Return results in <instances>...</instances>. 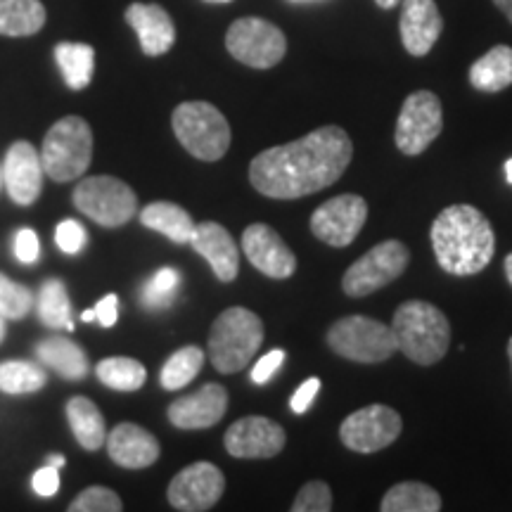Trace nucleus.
<instances>
[{"mask_svg": "<svg viewBox=\"0 0 512 512\" xmlns=\"http://www.w3.org/2000/svg\"><path fill=\"white\" fill-rule=\"evenodd\" d=\"M354 157V143L339 126H320L292 143L268 147L249 164L254 190L271 200H299L335 185Z\"/></svg>", "mask_w": 512, "mask_h": 512, "instance_id": "obj_1", "label": "nucleus"}, {"mask_svg": "<svg viewBox=\"0 0 512 512\" xmlns=\"http://www.w3.org/2000/svg\"><path fill=\"white\" fill-rule=\"evenodd\" d=\"M430 238L439 266L458 278L484 271L496 252L494 226L472 204H453L441 211Z\"/></svg>", "mask_w": 512, "mask_h": 512, "instance_id": "obj_2", "label": "nucleus"}, {"mask_svg": "<svg viewBox=\"0 0 512 512\" xmlns=\"http://www.w3.org/2000/svg\"><path fill=\"white\" fill-rule=\"evenodd\" d=\"M392 330L396 349L418 366H434L451 347V323L444 311L420 299L403 302L396 309Z\"/></svg>", "mask_w": 512, "mask_h": 512, "instance_id": "obj_3", "label": "nucleus"}, {"mask_svg": "<svg viewBox=\"0 0 512 512\" xmlns=\"http://www.w3.org/2000/svg\"><path fill=\"white\" fill-rule=\"evenodd\" d=\"M264 342V323L245 306L226 309L209 332V361L219 373L233 375L249 366Z\"/></svg>", "mask_w": 512, "mask_h": 512, "instance_id": "obj_4", "label": "nucleus"}, {"mask_svg": "<svg viewBox=\"0 0 512 512\" xmlns=\"http://www.w3.org/2000/svg\"><path fill=\"white\" fill-rule=\"evenodd\" d=\"M41 162L55 183L81 178L93 162V131L83 117H64L50 126L43 138Z\"/></svg>", "mask_w": 512, "mask_h": 512, "instance_id": "obj_5", "label": "nucleus"}, {"mask_svg": "<svg viewBox=\"0 0 512 512\" xmlns=\"http://www.w3.org/2000/svg\"><path fill=\"white\" fill-rule=\"evenodd\" d=\"M171 126L185 150L200 162H219L230 147V124L211 102H181L171 117Z\"/></svg>", "mask_w": 512, "mask_h": 512, "instance_id": "obj_6", "label": "nucleus"}, {"mask_svg": "<svg viewBox=\"0 0 512 512\" xmlns=\"http://www.w3.org/2000/svg\"><path fill=\"white\" fill-rule=\"evenodd\" d=\"M74 207L102 228H121L136 216L138 197L121 178L91 176L79 181L72 195Z\"/></svg>", "mask_w": 512, "mask_h": 512, "instance_id": "obj_7", "label": "nucleus"}, {"mask_svg": "<svg viewBox=\"0 0 512 512\" xmlns=\"http://www.w3.org/2000/svg\"><path fill=\"white\" fill-rule=\"evenodd\" d=\"M328 344L337 356L354 363H382L399 351L392 325L368 316L339 318L328 330Z\"/></svg>", "mask_w": 512, "mask_h": 512, "instance_id": "obj_8", "label": "nucleus"}, {"mask_svg": "<svg viewBox=\"0 0 512 512\" xmlns=\"http://www.w3.org/2000/svg\"><path fill=\"white\" fill-rule=\"evenodd\" d=\"M408 264H411L408 247L399 240H384L347 268L342 278V290L356 299L370 297V294L399 280Z\"/></svg>", "mask_w": 512, "mask_h": 512, "instance_id": "obj_9", "label": "nucleus"}, {"mask_svg": "<svg viewBox=\"0 0 512 512\" xmlns=\"http://www.w3.org/2000/svg\"><path fill=\"white\" fill-rule=\"evenodd\" d=\"M226 48L235 60L252 69H271L283 62L287 38L273 22L261 17H242L230 24Z\"/></svg>", "mask_w": 512, "mask_h": 512, "instance_id": "obj_10", "label": "nucleus"}, {"mask_svg": "<svg viewBox=\"0 0 512 512\" xmlns=\"http://www.w3.org/2000/svg\"><path fill=\"white\" fill-rule=\"evenodd\" d=\"M444 110L432 91H415L403 102L396 119V147L406 157H418L441 136Z\"/></svg>", "mask_w": 512, "mask_h": 512, "instance_id": "obj_11", "label": "nucleus"}, {"mask_svg": "<svg viewBox=\"0 0 512 512\" xmlns=\"http://www.w3.org/2000/svg\"><path fill=\"white\" fill-rule=\"evenodd\" d=\"M403 420L394 408L384 403H373V406L361 408L351 413L339 427V439L349 451L356 453H375L382 448L392 446L401 437Z\"/></svg>", "mask_w": 512, "mask_h": 512, "instance_id": "obj_12", "label": "nucleus"}, {"mask_svg": "<svg viewBox=\"0 0 512 512\" xmlns=\"http://www.w3.org/2000/svg\"><path fill=\"white\" fill-rule=\"evenodd\" d=\"M368 219V204L361 195H337L323 202L311 216V233L330 247H349Z\"/></svg>", "mask_w": 512, "mask_h": 512, "instance_id": "obj_13", "label": "nucleus"}, {"mask_svg": "<svg viewBox=\"0 0 512 512\" xmlns=\"http://www.w3.org/2000/svg\"><path fill=\"white\" fill-rule=\"evenodd\" d=\"M223 491H226L223 472L214 463L200 460V463L188 465L171 479L166 498H169L171 508L181 512H204L221 501Z\"/></svg>", "mask_w": 512, "mask_h": 512, "instance_id": "obj_14", "label": "nucleus"}, {"mask_svg": "<svg viewBox=\"0 0 512 512\" xmlns=\"http://www.w3.org/2000/svg\"><path fill=\"white\" fill-rule=\"evenodd\" d=\"M287 444V434L278 422L264 415H247L226 430L223 446L233 458L264 460L275 458Z\"/></svg>", "mask_w": 512, "mask_h": 512, "instance_id": "obj_15", "label": "nucleus"}, {"mask_svg": "<svg viewBox=\"0 0 512 512\" xmlns=\"http://www.w3.org/2000/svg\"><path fill=\"white\" fill-rule=\"evenodd\" d=\"M242 249L256 271L273 280H287L297 271V256L266 223H252L242 233Z\"/></svg>", "mask_w": 512, "mask_h": 512, "instance_id": "obj_16", "label": "nucleus"}, {"mask_svg": "<svg viewBox=\"0 0 512 512\" xmlns=\"http://www.w3.org/2000/svg\"><path fill=\"white\" fill-rule=\"evenodd\" d=\"M43 162L36 147L29 140H17L10 145L3 164V183L10 200L19 207H29L41 197L43 190Z\"/></svg>", "mask_w": 512, "mask_h": 512, "instance_id": "obj_17", "label": "nucleus"}, {"mask_svg": "<svg viewBox=\"0 0 512 512\" xmlns=\"http://www.w3.org/2000/svg\"><path fill=\"white\" fill-rule=\"evenodd\" d=\"M228 411V392L219 382H209L195 394L181 396L169 406V422L178 430H209Z\"/></svg>", "mask_w": 512, "mask_h": 512, "instance_id": "obj_18", "label": "nucleus"}, {"mask_svg": "<svg viewBox=\"0 0 512 512\" xmlns=\"http://www.w3.org/2000/svg\"><path fill=\"white\" fill-rule=\"evenodd\" d=\"M401 41L413 57H425L437 46L444 17L434 0H401Z\"/></svg>", "mask_w": 512, "mask_h": 512, "instance_id": "obj_19", "label": "nucleus"}, {"mask_svg": "<svg viewBox=\"0 0 512 512\" xmlns=\"http://www.w3.org/2000/svg\"><path fill=\"white\" fill-rule=\"evenodd\" d=\"M190 245L197 254L207 259L216 278L221 283H233L240 271V249L235 245L233 235L221 223L202 221L197 223L190 235Z\"/></svg>", "mask_w": 512, "mask_h": 512, "instance_id": "obj_20", "label": "nucleus"}, {"mask_svg": "<svg viewBox=\"0 0 512 512\" xmlns=\"http://www.w3.org/2000/svg\"><path fill=\"white\" fill-rule=\"evenodd\" d=\"M126 22L136 29L140 48L147 57L169 53L176 43L174 19L157 3H131L126 8Z\"/></svg>", "mask_w": 512, "mask_h": 512, "instance_id": "obj_21", "label": "nucleus"}, {"mask_svg": "<svg viewBox=\"0 0 512 512\" xmlns=\"http://www.w3.org/2000/svg\"><path fill=\"white\" fill-rule=\"evenodd\" d=\"M107 451L119 467L143 470V467L157 463L162 446H159L155 434L147 432L145 427L136 425V422H121L107 437Z\"/></svg>", "mask_w": 512, "mask_h": 512, "instance_id": "obj_22", "label": "nucleus"}, {"mask_svg": "<svg viewBox=\"0 0 512 512\" xmlns=\"http://www.w3.org/2000/svg\"><path fill=\"white\" fill-rule=\"evenodd\" d=\"M36 358L64 380H83L88 375V358L79 344L67 337H48L36 344Z\"/></svg>", "mask_w": 512, "mask_h": 512, "instance_id": "obj_23", "label": "nucleus"}, {"mask_svg": "<svg viewBox=\"0 0 512 512\" xmlns=\"http://www.w3.org/2000/svg\"><path fill=\"white\" fill-rule=\"evenodd\" d=\"M46 19L41 0H0V36H34L46 27Z\"/></svg>", "mask_w": 512, "mask_h": 512, "instance_id": "obj_24", "label": "nucleus"}, {"mask_svg": "<svg viewBox=\"0 0 512 512\" xmlns=\"http://www.w3.org/2000/svg\"><path fill=\"white\" fill-rule=\"evenodd\" d=\"M67 420L72 427L76 441L86 451H98L107 441L105 418H102L100 408L95 406L86 396H74L67 403Z\"/></svg>", "mask_w": 512, "mask_h": 512, "instance_id": "obj_25", "label": "nucleus"}, {"mask_svg": "<svg viewBox=\"0 0 512 512\" xmlns=\"http://www.w3.org/2000/svg\"><path fill=\"white\" fill-rule=\"evenodd\" d=\"M140 223L145 228L162 233L164 238L171 242H190L192 230H195V221L183 207H178L174 202H152L140 211Z\"/></svg>", "mask_w": 512, "mask_h": 512, "instance_id": "obj_26", "label": "nucleus"}, {"mask_svg": "<svg viewBox=\"0 0 512 512\" xmlns=\"http://www.w3.org/2000/svg\"><path fill=\"white\" fill-rule=\"evenodd\" d=\"M470 83L482 93H498L512 86V48L496 46L470 67Z\"/></svg>", "mask_w": 512, "mask_h": 512, "instance_id": "obj_27", "label": "nucleus"}, {"mask_svg": "<svg viewBox=\"0 0 512 512\" xmlns=\"http://www.w3.org/2000/svg\"><path fill=\"white\" fill-rule=\"evenodd\" d=\"M55 62L72 91H83L93 81L95 50L88 43H57Z\"/></svg>", "mask_w": 512, "mask_h": 512, "instance_id": "obj_28", "label": "nucleus"}, {"mask_svg": "<svg viewBox=\"0 0 512 512\" xmlns=\"http://www.w3.org/2000/svg\"><path fill=\"white\" fill-rule=\"evenodd\" d=\"M382 512H439L441 496L422 482H401L387 491L380 503Z\"/></svg>", "mask_w": 512, "mask_h": 512, "instance_id": "obj_29", "label": "nucleus"}, {"mask_svg": "<svg viewBox=\"0 0 512 512\" xmlns=\"http://www.w3.org/2000/svg\"><path fill=\"white\" fill-rule=\"evenodd\" d=\"M36 311H38V318H41V323L46 325V328H53V330H60V328L72 330L74 328L72 304H69L67 287H64L62 280L50 278L41 285V290H38Z\"/></svg>", "mask_w": 512, "mask_h": 512, "instance_id": "obj_30", "label": "nucleus"}, {"mask_svg": "<svg viewBox=\"0 0 512 512\" xmlns=\"http://www.w3.org/2000/svg\"><path fill=\"white\" fill-rule=\"evenodd\" d=\"M95 375L105 387L117 389V392H138L147 380V370L136 358L112 356L102 358L95 366Z\"/></svg>", "mask_w": 512, "mask_h": 512, "instance_id": "obj_31", "label": "nucleus"}, {"mask_svg": "<svg viewBox=\"0 0 512 512\" xmlns=\"http://www.w3.org/2000/svg\"><path fill=\"white\" fill-rule=\"evenodd\" d=\"M204 366V351L195 344L190 347L178 349L169 361L164 363L162 375H159V382L166 392H176V389L188 387V384L200 375V370Z\"/></svg>", "mask_w": 512, "mask_h": 512, "instance_id": "obj_32", "label": "nucleus"}, {"mask_svg": "<svg viewBox=\"0 0 512 512\" xmlns=\"http://www.w3.org/2000/svg\"><path fill=\"white\" fill-rule=\"evenodd\" d=\"M48 375L38 363L31 361H3L0 363V392L31 394L46 387Z\"/></svg>", "mask_w": 512, "mask_h": 512, "instance_id": "obj_33", "label": "nucleus"}, {"mask_svg": "<svg viewBox=\"0 0 512 512\" xmlns=\"http://www.w3.org/2000/svg\"><path fill=\"white\" fill-rule=\"evenodd\" d=\"M181 290V275L176 268H159L143 287V304L147 309H169L174 304L176 294Z\"/></svg>", "mask_w": 512, "mask_h": 512, "instance_id": "obj_34", "label": "nucleus"}, {"mask_svg": "<svg viewBox=\"0 0 512 512\" xmlns=\"http://www.w3.org/2000/svg\"><path fill=\"white\" fill-rule=\"evenodd\" d=\"M36 299L27 285L15 283L8 275L0 273V316L22 320L34 311Z\"/></svg>", "mask_w": 512, "mask_h": 512, "instance_id": "obj_35", "label": "nucleus"}, {"mask_svg": "<svg viewBox=\"0 0 512 512\" xmlns=\"http://www.w3.org/2000/svg\"><path fill=\"white\" fill-rule=\"evenodd\" d=\"M72 512H121L124 503H121L119 494H114L107 486H88L79 496L74 498V503L69 505Z\"/></svg>", "mask_w": 512, "mask_h": 512, "instance_id": "obj_36", "label": "nucleus"}, {"mask_svg": "<svg viewBox=\"0 0 512 512\" xmlns=\"http://www.w3.org/2000/svg\"><path fill=\"white\" fill-rule=\"evenodd\" d=\"M332 510V491L325 482H309L302 486L292 503V512H330Z\"/></svg>", "mask_w": 512, "mask_h": 512, "instance_id": "obj_37", "label": "nucleus"}, {"mask_svg": "<svg viewBox=\"0 0 512 512\" xmlns=\"http://www.w3.org/2000/svg\"><path fill=\"white\" fill-rule=\"evenodd\" d=\"M86 240H88L86 228H83L81 223L74 219L62 221L55 230V242L64 254H79L81 249L86 247Z\"/></svg>", "mask_w": 512, "mask_h": 512, "instance_id": "obj_38", "label": "nucleus"}, {"mask_svg": "<svg viewBox=\"0 0 512 512\" xmlns=\"http://www.w3.org/2000/svg\"><path fill=\"white\" fill-rule=\"evenodd\" d=\"M12 249H15L17 261H22V264H36L38 254H41V242H38V235L34 233V230L22 228L15 235Z\"/></svg>", "mask_w": 512, "mask_h": 512, "instance_id": "obj_39", "label": "nucleus"}, {"mask_svg": "<svg viewBox=\"0 0 512 512\" xmlns=\"http://www.w3.org/2000/svg\"><path fill=\"white\" fill-rule=\"evenodd\" d=\"M283 363H285V351L283 349L268 351L266 356H261L259 361H256V366L252 370V382L254 384H266L275 373H278Z\"/></svg>", "mask_w": 512, "mask_h": 512, "instance_id": "obj_40", "label": "nucleus"}, {"mask_svg": "<svg viewBox=\"0 0 512 512\" xmlns=\"http://www.w3.org/2000/svg\"><path fill=\"white\" fill-rule=\"evenodd\" d=\"M57 470H60V467L46 465L36 472L34 479H31V484H34V491L38 496L50 498L60 491V472Z\"/></svg>", "mask_w": 512, "mask_h": 512, "instance_id": "obj_41", "label": "nucleus"}, {"mask_svg": "<svg viewBox=\"0 0 512 512\" xmlns=\"http://www.w3.org/2000/svg\"><path fill=\"white\" fill-rule=\"evenodd\" d=\"M318 392H320V380H318V377H309V380H306L304 384H299L297 392L292 394L290 408H292V411L297 413V415L306 413V411H309V408H311V403L316 401Z\"/></svg>", "mask_w": 512, "mask_h": 512, "instance_id": "obj_42", "label": "nucleus"}, {"mask_svg": "<svg viewBox=\"0 0 512 512\" xmlns=\"http://www.w3.org/2000/svg\"><path fill=\"white\" fill-rule=\"evenodd\" d=\"M95 320L102 325V328H114L119 318V297L117 294H105L98 304H95Z\"/></svg>", "mask_w": 512, "mask_h": 512, "instance_id": "obj_43", "label": "nucleus"}, {"mask_svg": "<svg viewBox=\"0 0 512 512\" xmlns=\"http://www.w3.org/2000/svg\"><path fill=\"white\" fill-rule=\"evenodd\" d=\"M494 5L503 12L505 17H508V22L512 24V0H494Z\"/></svg>", "mask_w": 512, "mask_h": 512, "instance_id": "obj_44", "label": "nucleus"}, {"mask_svg": "<svg viewBox=\"0 0 512 512\" xmlns=\"http://www.w3.org/2000/svg\"><path fill=\"white\" fill-rule=\"evenodd\" d=\"M505 278H508V283L512 285V252L508 254V256H505Z\"/></svg>", "mask_w": 512, "mask_h": 512, "instance_id": "obj_45", "label": "nucleus"}, {"mask_svg": "<svg viewBox=\"0 0 512 512\" xmlns=\"http://www.w3.org/2000/svg\"><path fill=\"white\" fill-rule=\"evenodd\" d=\"M377 5H380L382 10H392V8H396V5L401 3V0H375Z\"/></svg>", "mask_w": 512, "mask_h": 512, "instance_id": "obj_46", "label": "nucleus"}, {"mask_svg": "<svg viewBox=\"0 0 512 512\" xmlns=\"http://www.w3.org/2000/svg\"><path fill=\"white\" fill-rule=\"evenodd\" d=\"M67 460H64V456H50L48 458V465H55V467H62Z\"/></svg>", "mask_w": 512, "mask_h": 512, "instance_id": "obj_47", "label": "nucleus"}, {"mask_svg": "<svg viewBox=\"0 0 512 512\" xmlns=\"http://www.w3.org/2000/svg\"><path fill=\"white\" fill-rule=\"evenodd\" d=\"M503 169H505V178H508V183L512 185V157L508 159V162H505Z\"/></svg>", "mask_w": 512, "mask_h": 512, "instance_id": "obj_48", "label": "nucleus"}, {"mask_svg": "<svg viewBox=\"0 0 512 512\" xmlns=\"http://www.w3.org/2000/svg\"><path fill=\"white\" fill-rule=\"evenodd\" d=\"M81 320H83V323H91V320H95V311H93V309L83 311V316H81Z\"/></svg>", "mask_w": 512, "mask_h": 512, "instance_id": "obj_49", "label": "nucleus"}, {"mask_svg": "<svg viewBox=\"0 0 512 512\" xmlns=\"http://www.w3.org/2000/svg\"><path fill=\"white\" fill-rule=\"evenodd\" d=\"M5 332H8V330H5V318L0 316V342H3V339H5Z\"/></svg>", "mask_w": 512, "mask_h": 512, "instance_id": "obj_50", "label": "nucleus"}, {"mask_svg": "<svg viewBox=\"0 0 512 512\" xmlns=\"http://www.w3.org/2000/svg\"><path fill=\"white\" fill-rule=\"evenodd\" d=\"M204 3H211V5H221V3H230V0H204Z\"/></svg>", "mask_w": 512, "mask_h": 512, "instance_id": "obj_51", "label": "nucleus"}, {"mask_svg": "<svg viewBox=\"0 0 512 512\" xmlns=\"http://www.w3.org/2000/svg\"><path fill=\"white\" fill-rule=\"evenodd\" d=\"M508 358H510V366H512V337H510V342H508Z\"/></svg>", "mask_w": 512, "mask_h": 512, "instance_id": "obj_52", "label": "nucleus"}, {"mask_svg": "<svg viewBox=\"0 0 512 512\" xmlns=\"http://www.w3.org/2000/svg\"><path fill=\"white\" fill-rule=\"evenodd\" d=\"M0 185H3V169H0Z\"/></svg>", "mask_w": 512, "mask_h": 512, "instance_id": "obj_53", "label": "nucleus"}]
</instances>
